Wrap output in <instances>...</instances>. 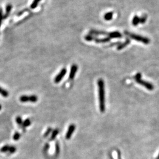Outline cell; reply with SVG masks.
Listing matches in <instances>:
<instances>
[{
    "instance_id": "cell-13",
    "label": "cell",
    "mask_w": 159,
    "mask_h": 159,
    "mask_svg": "<svg viewBox=\"0 0 159 159\" xmlns=\"http://www.w3.org/2000/svg\"><path fill=\"white\" fill-rule=\"evenodd\" d=\"M113 16V12H108L105 14L104 19L106 20H110L112 19Z\"/></svg>"
},
{
    "instance_id": "cell-19",
    "label": "cell",
    "mask_w": 159,
    "mask_h": 159,
    "mask_svg": "<svg viewBox=\"0 0 159 159\" xmlns=\"http://www.w3.org/2000/svg\"><path fill=\"white\" fill-rule=\"evenodd\" d=\"M20 137V134L18 132H15L14 136H13V139L14 141H18L19 140Z\"/></svg>"
},
{
    "instance_id": "cell-15",
    "label": "cell",
    "mask_w": 159,
    "mask_h": 159,
    "mask_svg": "<svg viewBox=\"0 0 159 159\" xmlns=\"http://www.w3.org/2000/svg\"><path fill=\"white\" fill-rule=\"evenodd\" d=\"M29 97V102H33L35 103L38 100V98L35 95H31Z\"/></svg>"
},
{
    "instance_id": "cell-8",
    "label": "cell",
    "mask_w": 159,
    "mask_h": 159,
    "mask_svg": "<svg viewBox=\"0 0 159 159\" xmlns=\"http://www.w3.org/2000/svg\"><path fill=\"white\" fill-rule=\"evenodd\" d=\"M78 66L77 65H75V64H74L73 65L71 66L70 72L69 76V78L70 79H73L74 78L75 75L77 73V70H78Z\"/></svg>"
},
{
    "instance_id": "cell-14",
    "label": "cell",
    "mask_w": 159,
    "mask_h": 159,
    "mask_svg": "<svg viewBox=\"0 0 159 159\" xmlns=\"http://www.w3.org/2000/svg\"><path fill=\"white\" fill-rule=\"evenodd\" d=\"M16 121L17 123V124L19 125V126L22 128V127L23 122L22 119L20 116H17L16 119Z\"/></svg>"
},
{
    "instance_id": "cell-9",
    "label": "cell",
    "mask_w": 159,
    "mask_h": 159,
    "mask_svg": "<svg viewBox=\"0 0 159 159\" xmlns=\"http://www.w3.org/2000/svg\"><path fill=\"white\" fill-rule=\"evenodd\" d=\"M130 40L129 39H127V40H125V42L122 43L120 44V45H119L118 46L117 49H118V50H122V49L125 48V47L127 45H128L129 44H130Z\"/></svg>"
},
{
    "instance_id": "cell-22",
    "label": "cell",
    "mask_w": 159,
    "mask_h": 159,
    "mask_svg": "<svg viewBox=\"0 0 159 159\" xmlns=\"http://www.w3.org/2000/svg\"><path fill=\"white\" fill-rule=\"evenodd\" d=\"M51 131H52V129H51V128H49V129H48V130L45 132L44 136H45V137H46V136H48L49 134L51 133Z\"/></svg>"
},
{
    "instance_id": "cell-17",
    "label": "cell",
    "mask_w": 159,
    "mask_h": 159,
    "mask_svg": "<svg viewBox=\"0 0 159 159\" xmlns=\"http://www.w3.org/2000/svg\"><path fill=\"white\" fill-rule=\"evenodd\" d=\"M148 16L146 14H144L142 17H140V23L144 24L147 20Z\"/></svg>"
},
{
    "instance_id": "cell-18",
    "label": "cell",
    "mask_w": 159,
    "mask_h": 159,
    "mask_svg": "<svg viewBox=\"0 0 159 159\" xmlns=\"http://www.w3.org/2000/svg\"><path fill=\"white\" fill-rule=\"evenodd\" d=\"M58 130L57 129H55V130H54L53 131L52 134V135H51V140L54 139L56 137V136H57V135L58 134Z\"/></svg>"
},
{
    "instance_id": "cell-24",
    "label": "cell",
    "mask_w": 159,
    "mask_h": 159,
    "mask_svg": "<svg viewBox=\"0 0 159 159\" xmlns=\"http://www.w3.org/2000/svg\"><path fill=\"white\" fill-rule=\"evenodd\" d=\"M1 109H2V106L0 104V111L1 110Z\"/></svg>"
},
{
    "instance_id": "cell-3",
    "label": "cell",
    "mask_w": 159,
    "mask_h": 159,
    "mask_svg": "<svg viewBox=\"0 0 159 159\" xmlns=\"http://www.w3.org/2000/svg\"><path fill=\"white\" fill-rule=\"evenodd\" d=\"M135 81L138 83L140 84L141 85L144 86L145 87H146L147 89L152 91L153 89V86L150 83L146 82L145 81H143V80L141 79V74L140 73H138L136 74L135 77Z\"/></svg>"
},
{
    "instance_id": "cell-2",
    "label": "cell",
    "mask_w": 159,
    "mask_h": 159,
    "mask_svg": "<svg viewBox=\"0 0 159 159\" xmlns=\"http://www.w3.org/2000/svg\"><path fill=\"white\" fill-rule=\"evenodd\" d=\"M125 35L128 36L131 39L139 41V42L143 43L145 45H148L150 42V40L148 38L142 36H141L139 35L131 33L128 32L127 31L125 32Z\"/></svg>"
},
{
    "instance_id": "cell-5",
    "label": "cell",
    "mask_w": 159,
    "mask_h": 159,
    "mask_svg": "<svg viewBox=\"0 0 159 159\" xmlns=\"http://www.w3.org/2000/svg\"><path fill=\"white\" fill-rule=\"evenodd\" d=\"M16 147H14V146L6 145L0 149V152L2 153H7V154H11L14 153L16 151Z\"/></svg>"
},
{
    "instance_id": "cell-25",
    "label": "cell",
    "mask_w": 159,
    "mask_h": 159,
    "mask_svg": "<svg viewBox=\"0 0 159 159\" xmlns=\"http://www.w3.org/2000/svg\"><path fill=\"white\" fill-rule=\"evenodd\" d=\"M159 159V156H158L157 157V159Z\"/></svg>"
},
{
    "instance_id": "cell-23",
    "label": "cell",
    "mask_w": 159,
    "mask_h": 159,
    "mask_svg": "<svg viewBox=\"0 0 159 159\" xmlns=\"http://www.w3.org/2000/svg\"><path fill=\"white\" fill-rule=\"evenodd\" d=\"M2 16H2V9H0V26H1L2 20V18H3Z\"/></svg>"
},
{
    "instance_id": "cell-20",
    "label": "cell",
    "mask_w": 159,
    "mask_h": 159,
    "mask_svg": "<svg viewBox=\"0 0 159 159\" xmlns=\"http://www.w3.org/2000/svg\"><path fill=\"white\" fill-rule=\"evenodd\" d=\"M40 0H34V2L32 4L31 8L32 9H35V7H36L38 3L39 2Z\"/></svg>"
},
{
    "instance_id": "cell-1",
    "label": "cell",
    "mask_w": 159,
    "mask_h": 159,
    "mask_svg": "<svg viewBox=\"0 0 159 159\" xmlns=\"http://www.w3.org/2000/svg\"><path fill=\"white\" fill-rule=\"evenodd\" d=\"M98 86L100 111L102 113H103L105 112V101L104 83L103 80L101 79L98 80Z\"/></svg>"
},
{
    "instance_id": "cell-12",
    "label": "cell",
    "mask_w": 159,
    "mask_h": 159,
    "mask_svg": "<svg viewBox=\"0 0 159 159\" xmlns=\"http://www.w3.org/2000/svg\"><path fill=\"white\" fill-rule=\"evenodd\" d=\"M0 95H1L2 96L5 98H7L9 96V93L8 91L0 87Z\"/></svg>"
},
{
    "instance_id": "cell-6",
    "label": "cell",
    "mask_w": 159,
    "mask_h": 159,
    "mask_svg": "<svg viewBox=\"0 0 159 159\" xmlns=\"http://www.w3.org/2000/svg\"><path fill=\"white\" fill-rule=\"evenodd\" d=\"M66 72H67V70L66 68L62 69L61 71H60V73L57 75V77L54 79V82L55 83H58L60 82L62 78L65 76Z\"/></svg>"
},
{
    "instance_id": "cell-4",
    "label": "cell",
    "mask_w": 159,
    "mask_h": 159,
    "mask_svg": "<svg viewBox=\"0 0 159 159\" xmlns=\"http://www.w3.org/2000/svg\"><path fill=\"white\" fill-rule=\"evenodd\" d=\"M91 34H100V35H107L108 37L111 38H120L122 37V34L118 32H114L111 33H107L105 32L96 31H91Z\"/></svg>"
},
{
    "instance_id": "cell-7",
    "label": "cell",
    "mask_w": 159,
    "mask_h": 159,
    "mask_svg": "<svg viewBox=\"0 0 159 159\" xmlns=\"http://www.w3.org/2000/svg\"><path fill=\"white\" fill-rule=\"evenodd\" d=\"M76 129V126L74 124H71L69 125L68 128V131L66 134V139H69L71 138V136L72 135V134L74 132Z\"/></svg>"
},
{
    "instance_id": "cell-10",
    "label": "cell",
    "mask_w": 159,
    "mask_h": 159,
    "mask_svg": "<svg viewBox=\"0 0 159 159\" xmlns=\"http://www.w3.org/2000/svg\"><path fill=\"white\" fill-rule=\"evenodd\" d=\"M132 23L134 26H137L139 23H140V17L135 15L132 19Z\"/></svg>"
},
{
    "instance_id": "cell-16",
    "label": "cell",
    "mask_w": 159,
    "mask_h": 159,
    "mask_svg": "<svg viewBox=\"0 0 159 159\" xmlns=\"http://www.w3.org/2000/svg\"><path fill=\"white\" fill-rule=\"evenodd\" d=\"M20 101L21 102H29V97L28 96L23 95L20 97Z\"/></svg>"
},
{
    "instance_id": "cell-11",
    "label": "cell",
    "mask_w": 159,
    "mask_h": 159,
    "mask_svg": "<svg viewBox=\"0 0 159 159\" xmlns=\"http://www.w3.org/2000/svg\"><path fill=\"white\" fill-rule=\"evenodd\" d=\"M31 124V122L29 119H26L23 122L22 127V129L23 130H25V128L28 127Z\"/></svg>"
},
{
    "instance_id": "cell-21",
    "label": "cell",
    "mask_w": 159,
    "mask_h": 159,
    "mask_svg": "<svg viewBox=\"0 0 159 159\" xmlns=\"http://www.w3.org/2000/svg\"><path fill=\"white\" fill-rule=\"evenodd\" d=\"M11 5H8L6 9V16H7L9 14L10 11H11Z\"/></svg>"
}]
</instances>
